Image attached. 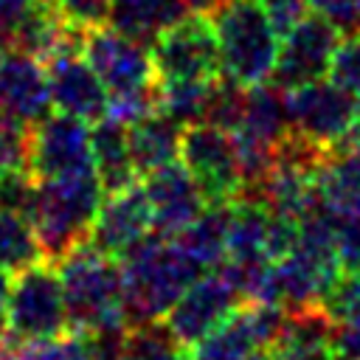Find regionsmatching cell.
Listing matches in <instances>:
<instances>
[{
	"label": "cell",
	"mask_w": 360,
	"mask_h": 360,
	"mask_svg": "<svg viewBox=\"0 0 360 360\" xmlns=\"http://www.w3.org/2000/svg\"><path fill=\"white\" fill-rule=\"evenodd\" d=\"M121 273L129 323L160 321L183 290L202 276L172 236L155 231L121 256Z\"/></svg>",
	"instance_id": "obj_1"
},
{
	"label": "cell",
	"mask_w": 360,
	"mask_h": 360,
	"mask_svg": "<svg viewBox=\"0 0 360 360\" xmlns=\"http://www.w3.org/2000/svg\"><path fill=\"white\" fill-rule=\"evenodd\" d=\"M101 200L104 186L96 172L62 180H34L25 217L48 262H59L76 245L90 239Z\"/></svg>",
	"instance_id": "obj_2"
},
{
	"label": "cell",
	"mask_w": 360,
	"mask_h": 360,
	"mask_svg": "<svg viewBox=\"0 0 360 360\" xmlns=\"http://www.w3.org/2000/svg\"><path fill=\"white\" fill-rule=\"evenodd\" d=\"M59 278L65 290L68 318L79 329L129 326L124 304L121 259L96 248L90 239L59 259Z\"/></svg>",
	"instance_id": "obj_3"
},
{
	"label": "cell",
	"mask_w": 360,
	"mask_h": 360,
	"mask_svg": "<svg viewBox=\"0 0 360 360\" xmlns=\"http://www.w3.org/2000/svg\"><path fill=\"white\" fill-rule=\"evenodd\" d=\"M219 45V73L242 87L273 76L281 34L259 0H222L208 11Z\"/></svg>",
	"instance_id": "obj_4"
},
{
	"label": "cell",
	"mask_w": 360,
	"mask_h": 360,
	"mask_svg": "<svg viewBox=\"0 0 360 360\" xmlns=\"http://www.w3.org/2000/svg\"><path fill=\"white\" fill-rule=\"evenodd\" d=\"M68 326L70 318L59 270L51 267L48 259L17 270L0 335L8 340H45L62 335Z\"/></svg>",
	"instance_id": "obj_5"
},
{
	"label": "cell",
	"mask_w": 360,
	"mask_h": 360,
	"mask_svg": "<svg viewBox=\"0 0 360 360\" xmlns=\"http://www.w3.org/2000/svg\"><path fill=\"white\" fill-rule=\"evenodd\" d=\"M28 172L34 180H62L93 174L90 127L84 118L53 112L28 129Z\"/></svg>",
	"instance_id": "obj_6"
},
{
	"label": "cell",
	"mask_w": 360,
	"mask_h": 360,
	"mask_svg": "<svg viewBox=\"0 0 360 360\" xmlns=\"http://www.w3.org/2000/svg\"><path fill=\"white\" fill-rule=\"evenodd\" d=\"M284 96H287L290 129L304 141H309L312 146L332 152L349 138L360 98L338 87L335 82L315 79L287 90Z\"/></svg>",
	"instance_id": "obj_7"
},
{
	"label": "cell",
	"mask_w": 360,
	"mask_h": 360,
	"mask_svg": "<svg viewBox=\"0 0 360 360\" xmlns=\"http://www.w3.org/2000/svg\"><path fill=\"white\" fill-rule=\"evenodd\" d=\"M180 163L191 172L208 202H231L242 194L236 146L228 129L208 121L183 127Z\"/></svg>",
	"instance_id": "obj_8"
},
{
	"label": "cell",
	"mask_w": 360,
	"mask_h": 360,
	"mask_svg": "<svg viewBox=\"0 0 360 360\" xmlns=\"http://www.w3.org/2000/svg\"><path fill=\"white\" fill-rule=\"evenodd\" d=\"M152 62L158 79H217L219 45L211 17L186 14L152 42Z\"/></svg>",
	"instance_id": "obj_9"
},
{
	"label": "cell",
	"mask_w": 360,
	"mask_h": 360,
	"mask_svg": "<svg viewBox=\"0 0 360 360\" xmlns=\"http://www.w3.org/2000/svg\"><path fill=\"white\" fill-rule=\"evenodd\" d=\"M82 53L104 82L110 93H129L146 90L158 82L152 48L135 42L132 37L110 28V25H90L82 37Z\"/></svg>",
	"instance_id": "obj_10"
},
{
	"label": "cell",
	"mask_w": 360,
	"mask_h": 360,
	"mask_svg": "<svg viewBox=\"0 0 360 360\" xmlns=\"http://www.w3.org/2000/svg\"><path fill=\"white\" fill-rule=\"evenodd\" d=\"M340 37L343 34L323 14L307 11L287 34H281L278 59H276L270 82L287 93L307 82L323 79Z\"/></svg>",
	"instance_id": "obj_11"
},
{
	"label": "cell",
	"mask_w": 360,
	"mask_h": 360,
	"mask_svg": "<svg viewBox=\"0 0 360 360\" xmlns=\"http://www.w3.org/2000/svg\"><path fill=\"white\" fill-rule=\"evenodd\" d=\"M242 304L239 290L231 284V278L217 267L194 278L183 295L172 304V309L163 315L172 335L191 349L197 340H202L211 329H217L236 307Z\"/></svg>",
	"instance_id": "obj_12"
},
{
	"label": "cell",
	"mask_w": 360,
	"mask_h": 360,
	"mask_svg": "<svg viewBox=\"0 0 360 360\" xmlns=\"http://www.w3.org/2000/svg\"><path fill=\"white\" fill-rule=\"evenodd\" d=\"M48 70V90H51V107L56 112H68L76 118L98 121L107 112L110 90L93 70V65L84 59L82 48H68L45 59Z\"/></svg>",
	"instance_id": "obj_13"
},
{
	"label": "cell",
	"mask_w": 360,
	"mask_h": 360,
	"mask_svg": "<svg viewBox=\"0 0 360 360\" xmlns=\"http://www.w3.org/2000/svg\"><path fill=\"white\" fill-rule=\"evenodd\" d=\"M152 231H155V222H152V205H149L146 188L143 183H132L127 188L104 194L90 231V242L107 250L110 256L121 259Z\"/></svg>",
	"instance_id": "obj_14"
},
{
	"label": "cell",
	"mask_w": 360,
	"mask_h": 360,
	"mask_svg": "<svg viewBox=\"0 0 360 360\" xmlns=\"http://www.w3.org/2000/svg\"><path fill=\"white\" fill-rule=\"evenodd\" d=\"M143 188H146V197L152 205L155 233H163V236L180 233L208 205L197 180L180 160H172V163H163V166L146 172Z\"/></svg>",
	"instance_id": "obj_15"
},
{
	"label": "cell",
	"mask_w": 360,
	"mask_h": 360,
	"mask_svg": "<svg viewBox=\"0 0 360 360\" xmlns=\"http://www.w3.org/2000/svg\"><path fill=\"white\" fill-rule=\"evenodd\" d=\"M51 90L45 62L14 45L0 48V112L22 124L48 115Z\"/></svg>",
	"instance_id": "obj_16"
},
{
	"label": "cell",
	"mask_w": 360,
	"mask_h": 360,
	"mask_svg": "<svg viewBox=\"0 0 360 360\" xmlns=\"http://www.w3.org/2000/svg\"><path fill=\"white\" fill-rule=\"evenodd\" d=\"M335 329L338 323L323 304L287 309V321L270 352L278 360H338Z\"/></svg>",
	"instance_id": "obj_17"
},
{
	"label": "cell",
	"mask_w": 360,
	"mask_h": 360,
	"mask_svg": "<svg viewBox=\"0 0 360 360\" xmlns=\"http://www.w3.org/2000/svg\"><path fill=\"white\" fill-rule=\"evenodd\" d=\"M315 194L338 217L360 214V146L343 141L315 172Z\"/></svg>",
	"instance_id": "obj_18"
},
{
	"label": "cell",
	"mask_w": 360,
	"mask_h": 360,
	"mask_svg": "<svg viewBox=\"0 0 360 360\" xmlns=\"http://www.w3.org/2000/svg\"><path fill=\"white\" fill-rule=\"evenodd\" d=\"M186 14H191L188 0H110L107 25L152 48V42Z\"/></svg>",
	"instance_id": "obj_19"
},
{
	"label": "cell",
	"mask_w": 360,
	"mask_h": 360,
	"mask_svg": "<svg viewBox=\"0 0 360 360\" xmlns=\"http://www.w3.org/2000/svg\"><path fill=\"white\" fill-rule=\"evenodd\" d=\"M90 146H93V163H96V174L101 180V186H104V194L138 183L141 174L132 163L127 124L107 118V115L93 121Z\"/></svg>",
	"instance_id": "obj_20"
},
{
	"label": "cell",
	"mask_w": 360,
	"mask_h": 360,
	"mask_svg": "<svg viewBox=\"0 0 360 360\" xmlns=\"http://www.w3.org/2000/svg\"><path fill=\"white\" fill-rule=\"evenodd\" d=\"M233 202V200H231ZM231 202H208L202 214L186 225L172 239L180 245V250L202 270H217L225 262L228 253V222H231Z\"/></svg>",
	"instance_id": "obj_21"
},
{
	"label": "cell",
	"mask_w": 360,
	"mask_h": 360,
	"mask_svg": "<svg viewBox=\"0 0 360 360\" xmlns=\"http://www.w3.org/2000/svg\"><path fill=\"white\" fill-rule=\"evenodd\" d=\"M127 132H129V152L138 174H146L180 158L183 124H177L163 110H152L149 115L138 118L135 124L127 127Z\"/></svg>",
	"instance_id": "obj_22"
},
{
	"label": "cell",
	"mask_w": 360,
	"mask_h": 360,
	"mask_svg": "<svg viewBox=\"0 0 360 360\" xmlns=\"http://www.w3.org/2000/svg\"><path fill=\"white\" fill-rule=\"evenodd\" d=\"M233 132H245L250 138H259L270 146H281L290 135V115H287V96L273 82L248 87L245 96V115L242 124Z\"/></svg>",
	"instance_id": "obj_23"
},
{
	"label": "cell",
	"mask_w": 360,
	"mask_h": 360,
	"mask_svg": "<svg viewBox=\"0 0 360 360\" xmlns=\"http://www.w3.org/2000/svg\"><path fill=\"white\" fill-rule=\"evenodd\" d=\"M211 84L214 79H158V110H163L183 127L197 124L205 118Z\"/></svg>",
	"instance_id": "obj_24"
},
{
	"label": "cell",
	"mask_w": 360,
	"mask_h": 360,
	"mask_svg": "<svg viewBox=\"0 0 360 360\" xmlns=\"http://www.w3.org/2000/svg\"><path fill=\"white\" fill-rule=\"evenodd\" d=\"M118 360H188V349L163 321L129 323Z\"/></svg>",
	"instance_id": "obj_25"
},
{
	"label": "cell",
	"mask_w": 360,
	"mask_h": 360,
	"mask_svg": "<svg viewBox=\"0 0 360 360\" xmlns=\"http://www.w3.org/2000/svg\"><path fill=\"white\" fill-rule=\"evenodd\" d=\"M45 259L25 214L0 205V264L11 273Z\"/></svg>",
	"instance_id": "obj_26"
},
{
	"label": "cell",
	"mask_w": 360,
	"mask_h": 360,
	"mask_svg": "<svg viewBox=\"0 0 360 360\" xmlns=\"http://www.w3.org/2000/svg\"><path fill=\"white\" fill-rule=\"evenodd\" d=\"M245 96H248V87H242V84H236V82H231L228 76L219 73L211 84V96H208V107H205L202 121L233 132L242 124V115H245Z\"/></svg>",
	"instance_id": "obj_27"
},
{
	"label": "cell",
	"mask_w": 360,
	"mask_h": 360,
	"mask_svg": "<svg viewBox=\"0 0 360 360\" xmlns=\"http://www.w3.org/2000/svg\"><path fill=\"white\" fill-rule=\"evenodd\" d=\"M323 307L338 326L360 332V270H343L329 287Z\"/></svg>",
	"instance_id": "obj_28"
},
{
	"label": "cell",
	"mask_w": 360,
	"mask_h": 360,
	"mask_svg": "<svg viewBox=\"0 0 360 360\" xmlns=\"http://www.w3.org/2000/svg\"><path fill=\"white\" fill-rule=\"evenodd\" d=\"M326 79L335 82L338 87H343L346 93H352L354 98H360V34H346L340 37Z\"/></svg>",
	"instance_id": "obj_29"
},
{
	"label": "cell",
	"mask_w": 360,
	"mask_h": 360,
	"mask_svg": "<svg viewBox=\"0 0 360 360\" xmlns=\"http://www.w3.org/2000/svg\"><path fill=\"white\" fill-rule=\"evenodd\" d=\"M28 129L31 124L0 112V174L8 169H28Z\"/></svg>",
	"instance_id": "obj_30"
},
{
	"label": "cell",
	"mask_w": 360,
	"mask_h": 360,
	"mask_svg": "<svg viewBox=\"0 0 360 360\" xmlns=\"http://www.w3.org/2000/svg\"><path fill=\"white\" fill-rule=\"evenodd\" d=\"M312 11L323 14L343 37L360 34V0H309Z\"/></svg>",
	"instance_id": "obj_31"
},
{
	"label": "cell",
	"mask_w": 360,
	"mask_h": 360,
	"mask_svg": "<svg viewBox=\"0 0 360 360\" xmlns=\"http://www.w3.org/2000/svg\"><path fill=\"white\" fill-rule=\"evenodd\" d=\"M51 3L76 28H90V25L104 22L107 20V6H110V0H51Z\"/></svg>",
	"instance_id": "obj_32"
},
{
	"label": "cell",
	"mask_w": 360,
	"mask_h": 360,
	"mask_svg": "<svg viewBox=\"0 0 360 360\" xmlns=\"http://www.w3.org/2000/svg\"><path fill=\"white\" fill-rule=\"evenodd\" d=\"M259 3L267 11V17L273 20V25H276L278 34H287L312 8L309 0H259Z\"/></svg>",
	"instance_id": "obj_33"
},
{
	"label": "cell",
	"mask_w": 360,
	"mask_h": 360,
	"mask_svg": "<svg viewBox=\"0 0 360 360\" xmlns=\"http://www.w3.org/2000/svg\"><path fill=\"white\" fill-rule=\"evenodd\" d=\"M37 0H0V25H11Z\"/></svg>",
	"instance_id": "obj_34"
},
{
	"label": "cell",
	"mask_w": 360,
	"mask_h": 360,
	"mask_svg": "<svg viewBox=\"0 0 360 360\" xmlns=\"http://www.w3.org/2000/svg\"><path fill=\"white\" fill-rule=\"evenodd\" d=\"M8 292H11V270L0 264V332L6 323V307H8Z\"/></svg>",
	"instance_id": "obj_35"
},
{
	"label": "cell",
	"mask_w": 360,
	"mask_h": 360,
	"mask_svg": "<svg viewBox=\"0 0 360 360\" xmlns=\"http://www.w3.org/2000/svg\"><path fill=\"white\" fill-rule=\"evenodd\" d=\"M346 141L354 143V146H360V104H357V115H354V124H352V132H349Z\"/></svg>",
	"instance_id": "obj_36"
},
{
	"label": "cell",
	"mask_w": 360,
	"mask_h": 360,
	"mask_svg": "<svg viewBox=\"0 0 360 360\" xmlns=\"http://www.w3.org/2000/svg\"><path fill=\"white\" fill-rule=\"evenodd\" d=\"M222 0H188V6L194 8V11H211V8H217Z\"/></svg>",
	"instance_id": "obj_37"
},
{
	"label": "cell",
	"mask_w": 360,
	"mask_h": 360,
	"mask_svg": "<svg viewBox=\"0 0 360 360\" xmlns=\"http://www.w3.org/2000/svg\"><path fill=\"white\" fill-rule=\"evenodd\" d=\"M248 360H278V357H276V354H273L270 349H262V352H256V354H250Z\"/></svg>",
	"instance_id": "obj_38"
},
{
	"label": "cell",
	"mask_w": 360,
	"mask_h": 360,
	"mask_svg": "<svg viewBox=\"0 0 360 360\" xmlns=\"http://www.w3.org/2000/svg\"><path fill=\"white\" fill-rule=\"evenodd\" d=\"M338 360H352V357H338Z\"/></svg>",
	"instance_id": "obj_39"
}]
</instances>
